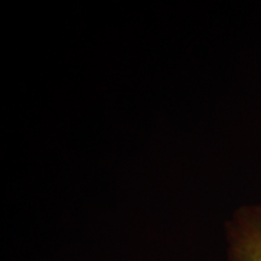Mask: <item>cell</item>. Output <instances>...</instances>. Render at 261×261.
<instances>
[{"label": "cell", "mask_w": 261, "mask_h": 261, "mask_svg": "<svg viewBox=\"0 0 261 261\" xmlns=\"http://www.w3.org/2000/svg\"><path fill=\"white\" fill-rule=\"evenodd\" d=\"M227 236L228 261H261V205L238 210Z\"/></svg>", "instance_id": "6da1fadb"}]
</instances>
